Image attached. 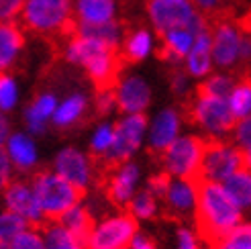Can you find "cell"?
<instances>
[{
  "label": "cell",
  "instance_id": "cell-30",
  "mask_svg": "<svg viewBox=\"0 0 251 249\" xmlns=\"http://www.w3.org/2000/svg\"><path fill=\"white\" fill-rule=\"evenodd\" d=\"M127 213H131L135 219H151V217H155V213H157V198H155V194L149 192L147 188L139 190L133 196Z\"/></svg>",
  "mask_w": 251,
  "mask_h": 249
},
{
  "label": "cell",
  "instance_id": "cell-3",
  "mask_svg": "<svg viewBox=\"0 0 251 249\" xmlns=\"http://www.w3.org/2000/svg\"><path fill=\"white\" fill-rule=\"evenodd\" d=\"M31 188L35 192V198L39 202L41 210L47 221L59 223L61 217L70 213L72 208L82 204L86 198V188L68 182L64 176L55 172L41 170L31 178Z\"/></svg>",
  "mask_w": 251,
  "mask_h": 249
},
{
  "label": "cell",
  "instance_id": "cell-44",
  "mask_svg": "<svg viewBox=\"0 0 251 249\" xmlns=\"http://www.w3.org/2000/svg\"><path fill=\"white\" fill-rule=\"evenodd\" d=\"M192 2H196L202 12H212L215 8H219V6H217L219 0H192Z\"/></svg>",
  "mask_w": 251,
  "mask_h": 249
},
{
  "label": "cell",
  "instance_id": "cell-9",
  "mask_svg": "<svg viewBox=\"0 0 251 249\" xmlns=\"http://www.w3.org/2000/svg\"><path fill=\"white\" fill-rule=\"evenodd\" d=\"M147 12L157 37L172 29L188 27V23L196 15L192 0H147Z\"/></svg>",
  "mask_w": 251,
  "mask_h": 249
},
{
  "label": "cell",
  "instance_id": "cell-46",
  "mask_svg": "<svg viewBox=\"0 0 251 249\" xmlns=\"http://www.w3.org/2000/svg\"><path fill=\"white\" fill-rule=\"evenodd\" d=\"M6 135H8V124H6V119H2V143L6 141Z\"/></svg>",
  "mask_w": 251,
  "mask_h": 249
},
{
  "label": "cell",
  "instance_id": "cell-4",
  "mask_svg": "<svg viewBox=\"0 0 251 249\" xmlns=\"http://www.w3.org/2000/svg\"><path fill=\"white\" fill-rule=\"evenodd\" d=\"M182 117L184 121L202 127L208 137L229 135L237 127V117L233 115L229 98H217V96H196L188 94L182 100Z\"/></svg>",
  "mask_w": 251,
  "mask_h": 249
},
{
  "label": "cell",
  "instance_id": "cell-11",
  "mask_svg": "<svg viewBox=\"0 0 251 249\" xmlns=\"http://www.w3.org/2000/svg\"><path fill=\"white\" fill-rule=\"evenodd\" d=\"M55 172L59 176H64L68 182L86 188L88 182L92 176V168H90V157L82 155L78 149L66 147L61 149L55 157Z\"/></svg>",
  "mask_w": 251,
  "mask_h": 249
},
{
  "label": "cell",
  "instance_id": "cell-8",
  "mask_svg": "<svg viewBox=\"0 0 251 249\" xmlns=\"http://www.w3.org/2000/svg\"><path fill=\"white\" fill-rule=\"evenodd\" d=\"M137 219L131 213H121L100 223L86 249H127L137 237Z\"/></svg>",
  "mask_w": 251,
  "mask_h": 249
},
{
  "label": "cell",
  "instance_id": "cell-12",
  "mask_svg": "<svg viewBox=\"0 0 251 249\" xmlns=\"http://www.w3.org/2000/svg\"><path fill=\"white\" fill-rule=\"evenodd\" d=\"M159 41L161 43L155 49L157 59L166 61V64H180V61L184 57H188V53L192 51L196 37L186 27H182V29H172L166 35H161Z\"/></svg>",
  "mask_w": 251,
  "mask_h": 249
},
{
  "label": "cell",
  "instance_id": "cell-28",
  "mask_svg": "<svg viewBox=\"0 0 251 249\" xmlns=\"http://www.w3.org/2000/svg\"><path fill=\"white\" fill-rule=\"evenodd\" d=\"M29 229H31V225L25 217L12 213V210H4V215L0 217V243H2V249H8L10 243L15 241L19 235H23Z\"/></svg>",
  "mask_w": 251,
  "mask_h": 249
},
{
  "label": "cell",
  "instance_id": "cell-23",
  "mask_svg": "<svg viewBox=\"0 0 251 249\" xmlns=\"http://www.w3.org/2000/svg\"><path fill=\"white\" fill-rule=\"evenodd\" d=\"M84 110H86V98L82 94H74L57 106L53 115V124L57 129H70L82 119Z\"/></svg>",
  "mask_w": 251,
  "mask_h": 249
},
{
  "label": "cell",
  "instance_id": "cell-7",
  "mask_svg": "<svg viewBox=\"0 0 251 249\" xmlns=\"http://www.w3.org/2000/svg\"><path fill=\"white\" fill-rule=\"evenodd\" d=\"M145 127H147L145 113L129 115L123 121H117L115 123V131H117L115 145H112V149L106 155H100L104 159V164L112 170H121L127 164V159L137 151V147H139V143L143 139Z\"/></svg>",
  "mask_w": 251,
  "mask_h": 249
},
{
  "label": "cell",
  "instance_id": "cell-29",
  "mask_svg": "<svg viewBox=\"0 0 251 249\" xmlns=\"http://www.w3.org/2000/svg\"><path fill=\"white\" fill-rule=\"evenodd\" d=\"M235 78L231 76H212L196 86V96H217V98H229L235 90Z\"/></svg>",
  "mask_w": 251,
  "mask_h": 249
},
{
  "label": "cell",
  "instance_id": "cell-37",
  "mask_svg": "<svg viewBox=\"0 0 251 249\" xmlns=\"http://www.w3.org/2000/svg\"><path fill=\"white\" fill-rule=\"evenodd\" d=\"M8 249H47L45 247V239H41L39 233H33V231H25L23 235L10 243Z\"/></svg>",
  "mask_w": 251,
  "mask_h": 249
},
{
  "label": "cell",
  "instance_id": "cell-2",
  "mask_svg": "<svg viewBox=\"0 0 251 249\" xmlns=\"http://www.w3.org/2000/svg\"><path fill=\"white\" fill-rule=\"evenodd\" d=\"M21 27L41 35L59 55L80 35V19L74 15L70 0H27L21 12Z\"/></svg>",
  "mask_w": 251,
  "mask_h": 249
},
{
  "label": "cell",
  "instance_id": "cell-38",
  "mask_svg": "<svg viewBox=\"0 0 251 249\" xmlns=\"http://www.w3.org/2000/svg\"><path fill=\"white\" fill-rule=\"evenodd\" d=\"M25 4H27V0H0V15H2V21L4 23L17 21Z\"/></svg>",
  "mask_w": 251,
  "mask_h": 249
},
{
  "label": "cell",
  "instance_id": "cell-17",
  "mask_svg": "<svg viewBox=\"0 0 251 249\" xmlns=\"http://www.w3.org/2000/svg\"><path fill=\"white\" fill-rule=\"evenodd\" d=\"M23 45H25V37L21 25L17 21L2 23V29H0V68H2V72L12 68Z\"/></svg>",
  "mask_w": 251,
  "mask_h": 249
},
{
  "label": "cell",
  "instance_id": "cell-13",
  "mask_svg": "<svg viewBox=\"0 0 251 249\" xmlns=\"http://www.w3.org/2000/svg\"><path fill=\"white\" fill-rule=\"evenodd\" d=\"M117 98H119V110L127 115H139L149 106L151 100V90L145 84L143 78H127L123 80L117 88Z\"/></svg>",
  "mask_w": 251,
  "mask_h": 249
},
{
  "label": "cell",
  "instance_id": "cell-31",
  "mask_svg": "<svg viewBox=\"0 0 251 249\" xmlns=\"http://www.w3.org/2000/svg\"><path fill=\"white\" fill-rule=\"evenodd\" d=\"M115 124H102L94 135H92V141H90V155H106L112 145H115Z\"/></svg>",
  "mask_w": 251,
  "mask_h": 249
},
{
  "label": "cell",
  "instance_id": "cell-10",
  "mask_svg": "<svg viewBox=\"0 0 251 249\" xmlns=\"http://www.w3.org/2000/svg\"><path fill=\"white\" fill-rule=\"evenodd\" d=\"M137 180H139V168L131 164V161H127L104 186L106 200L112 206H117L119 210H123V213H127V208L133 200V190H135Z\"/></svg>",
  "mask_w": 251,
  "mask_h": 249
},
{
  "label": "cell",
  "instance_id": "cell-26",
  "mask_svg": "<svg viewBox=\"0 0 251 249\" xmlns=\"http://www.w3.org/2000/svg\"><path fill=\"white\" fill-rule=\"evenodd\" d=\"M47 249H86L80 239L59 223H49L41 231Z\"/></svg>",
  "mask_w": 251,
  "mask_h": 249
},
{
  "label": "cell",
  "instance_id": "cell-16",
  "mask_svg": "<svg viewBox=\"0 0 251 249\" xmlns=\"http://www.w3.org/2000/svg\"><path fill=\"white\" fill-rule=\"evenodd\" d=\"M108 47H112V45H108L104 41H98V39H90V37H84V35H76L68 43L64 57L68 61H72V64H78V66L86 68L94 57L104 53Z\"/></svg>",
  "mask_w": 251,
  "mask_h": 249
},
{
  "label": "cell",
  "instance_id": "cell-22",
  "mask_svg": "<svg viewBox=\"0 0 251 249\" xmlns=\"http://www.w3.org/2000/svg\"><path fill=\"white\" fill-rule=\"evenodd\" d=\"M76 15L82 23L102 25V23L112 21L115 2H112V0H78Z\"/></svg>",
  "mask_w": 251,
  "mask_h": 249
},
{
  "label": "cell",
  "instance_id": "cell-43",
  "mask_svg": "<svg viewBox=\"0 0 251 249\" xmlns=\"http://www.w3.org/2000/svg\"><path fill=\"white\" fill-rule=\"evenodd\" d=\"M237 29H239L243 35H249L251 37V8L245 12L243 17L237 19Z\"/></svg>",
  "mask_w": 251,
  "mask_h": 249
},
{
  "label": "cell",
  "instance_id": "cell-34",
  "mask_svg": "<svg viewBox=\"0 0 251 249\" xmlns=\"http://www.w3.org/2000/svg\"><path fill=\"white\" fill-rule=\"evenodd\" d=\"M17 102V86L6 72H2V78H0V106L2 110H10Z\"/></svg>",
  "mask_w": 251,
  "mask_h": 249
},
{
  "label": "cell",
  "instance_id": "cell-36",
  "mask_svg": "<svg viewBox=\"0 0 251 249\" xmlns=\"http://www.w3.org/2000/svg\"><path fill=\"white\" fill-rule=\"evenodd\" d=\"M119 106V98H117V90H108V92H96L94 98V110L96 117H104L108 115L112 108Z\"/></svg>",
  "mask_w": 251,
  "mask_h": 249
},
{
  "label": "cell",
  "instance_id": "cell-27",
  "mask_svg": "<svg viewBox=\"0 0 251 249\" xmlns=\"http://www.w3.org/2000/svg\"><path fill=\"white\" fill-rule=\"evenodd\" d=\"M229 104L237 121H243L251 115V74H241L233 94L229 96Z\"/></svg>",
  "mask_w": 251,
  "mask_h": 249
},
{
  "label": "cell",
  "instance_id": "cell-32",
  "mask_svg": "<svg viewBox=\"0 0 251 249\" xmlns=\"http://www.w3.org/2000/svg\"><path fill=\"white\" fill-rule=\"evenodd\" d=\"M212 249H251V223L239 225L221 245Z\"/></svg>",
  "mask_w": 251,
  "mask_h": 249
},
{
  "label": "cell",
  "instance_id": "cell-24",
  "mask_svg": "<svg viewBox=\"0 0 251 249\" xmlns=\"http://www.w3.org/2000/svg\"><path fill=\"white\" fill-rule=\"evenodd\" d=\"M8 155L21 170L33 168L37 161V153H35V145L27 135L23 133H15L8 139Z\"/></svg>",
  "mask_w": 251,
  "mask_h": 249
},
{
  "label": "cell",
  "instance_id": "cell-15",
  "mask_svg": "<svg viewBox=\"0 0 251 249\" xmlns=\"http://www.w3.org/2000/svg\"><path fill=\"white\" fill-rule=\"evenodd\" d=\"M194 206V190L192 186L182 178H176L170 186V192L164 200V208H161V215L168 221L180 223L186 213Z\"/></svg>",
  "mask_w": 251,
  "mask_h": 249
},
{
  "label": "cell",
  "instance_id": "cell-14",
  "mask_svg": "<svg viewBox=\"0 0 251 249\" xmlns=\"http://www.w3.org/2000/svg\"><path fill=\"white\" fill-rule=\"evenodd\" d=\"M180 129V117L174 108L161 110L157 115L151 133H149V153L153 155H164L166 149L176 141V135Z\"/></svg>",
  "mask_w": 251,
  "mask_h": 249
},
{
  "label": "cell",
  "instance_id": "cell-41",
  "mask_svg": "<svg viewBox=\"0 0 251 249\" xmlns=\"http://www.w3.org/2000/svg\"><path fill=\"white\" fill-rule=\"evenodd\" d=\"M0 174H2V188L6 190L12 184L10 182V155L6 153V149L2 151V155H0Z\"/></svg>",
  "mask_w": 251,
  "mask_h": 249
},
{
  "label": "cell",
  "instance_id": "cell-42",
  "mask_svg": "<svg viewBox=\"0 0 251 249\" xmlns=\"http://www.w3.org/2000/svg\"><path fill=\"white\" fill-rule=\"evenodd\" d=\"M131 249H157V245L151 237H147L143 233H137V237L131 243Z\"/></svg>",
  "mask_w": 251,
  "mask_h": 249
},
{
  "label": "cell",
  "instance_id": "cell-18",
  "mask_svg": "<svg viewBox=\"0 0 251 249\" xmlns=\"http://www.w3.org/2000/svg\"><path fill=\"white\" fill-rule=\"evenodd\" d=\"M149 49H151V37L145 29H127L125 27V33H123V39H121V45H119V53L121 57L125 59L127 66H133L137 61H141Z\"/></svg>",
  "mask_w": 251,
  "mask_h": 249
},
{
  "label": "cell",
  "instance_id": "cell-40",
  "mask_svg": "<svg viewBox=\"0 0 251 249\" xmlns=\"http://www.w3.org/2000/svg\"><path fill=\"white\" fill-rule=\"evenodd\" d=\"M178 249H198L194 235L188 231L186 227H180L178 229Z\"/></svg>",
  "mask_w": 251,
  "mask_h": 249
},
{
  "label": "cell",
  "instance_id": "cell-6",
  "mask_svg": "<svg viewBox=\"0 0 251 249\" xmlns=\"http://www.w3.org/2000/svg\"><path fill=\"white\" fill-rule=\"evenodd\" d=\"M202 153H204V139L202 137H180L176 139L161 155L166 172L172 176L190 180L200 174V164H202Z\"/></svg>",
  "mask_w": 251,
  "mask_h": 249
},
{
  "label": "cell",
  "instance_id": "cell-33",
  "mask_svg": "<svg viewBox=\"0 0 251 249\" xmlns=\"http://www.w3.org/2000/svg\"><path fill=\"white\" fill-rule=\"evenodd\" d=\"M172 182H174V180H172V174L164 170V172H159V174H155V176L149 178V182H147V190H149V192H153L157 200H166V196H168V192H170Z\"/></svg>",
  "mask_w": 251,
  "mask_h": 249
},
{
  "label": "cell",
  "instance_id": "cell-5",
  "mask_svg": "<svg viewBox=\"0 0 251 249\" xmlns=\"http://www.w3.org/2000/svg\"><path fill=\"white\" fill-rule=\"evenodd\" d=\"M245 168L243 147L227 143L215 137H204V153L200 164V176L225 184L235 172Z\"/></svg>",
  "mask_w": 251,
  "mask_h": 249
},
{
  "label": "cell",
  "instance_id": "cell-1",
  "mask_svg": "<svg viewBox=\"0 0 251 249\" xmlns=\"http://www.w3.org/2000/svg\"><path fill=\"white\" fill-rule=\"evenodd\" d=\"M194 190V223L200 241L208 249L221 245L241 225V206L237 204L221 182L204 176L186 180Z\"/></svg>",
  "mask_w": 251,
  "mask_h": 249
},
{
  "label": "cell",
  "instance_id": "cell-35",
  "mask_svg": "<svg viewBox=\"0 0 251 249\" xmlns=\"http://www.w3.org/2000/svg\"><path fill=\"white\" fill-rule=\"evenodd\" d=\"M170 88L178 98H186L188 96V88H186V74L188 70L180 68L178 64H170Z\"/></svg>",
  "mask_w": 251,
  "mask_h": 249
},
{
  "label": "cell",
  "instance_id": "cell-39",
  "mask_svg": "<svg viewBox=\"0 0 251 249\" xmlns=\"http://www.w3.org/2000/svg\"><path fill=\"white\" fill-rule=\"evenodd\" d=\"M233 135H235V145H239L243 149H249L251 147V115L247 119L237 123Z\"/></svg>",
  "mask_w": 251,
  "mask_h": 249
},
{
  "label": "cell",
  "instance_id": "cell-21",
  "mask_svg": "<svg viewBox=\"0 0 251 249\" xmlns=\"http://www.w3.org/2000/svg\"><path fill=\"white\" fill-rule=\"evenodd\" d=\"M55 96L53 94H41L39 98H35L31 102V106L25 113V123H27V129L35 135H39L45 131V121L53 119L55 115Z\"/></svg>",
  "mask_w": 251,
  "mask_h": 249
},
{
  "label": "cell",
  "instance_id": "cell-25",
  "mask_svg": "<svg viewBox=\"0 0 251 249\" xmlns=\"http://www.w3.org/2000/svg\"><path fill=\"white\" fill-rule=\"evenodd\" d=\"M223 186L241 208L251 206V170L247 166L241 168L239 172H235Z\"/></svg>",
  "mask_w": 251,
  "mask_h": 249
},
{
  "label": "cell",
  "instance_id": "cell-20",
  "mask_svg": "<svg viewBox=\"0 0 251 249\" xmlns=\"http://www.w3.org/2000/svg\"><path fill=\"white\" fill-rule=\"evenodd\" d=\"M59 225H64L68 231H72L74 235H76L84 247H88V243H90L92 235H94V231H96L92 213H90V210H88L86 206H82V204L76 206V208H72L70 213H66L64 217H61Z\"/></svg>",
  "mask_w": 251,
  "mask_h": 249
},
{
  "label": "cell",
  "instance_id": "cell-19",
  "mask_svg": "<svg viewBox=\"0 0 251 249\" xmlns=\"http://www.w3.org/2000/svg\"><path fill=\"white\" fill-rule=\"evenodd\" d=\"M212 29L198 35L192 51L186 57V70L190 76L194 78H202L210 72V64H212Z\"/></svg>",
  "mask_w": 251,
  "mask_h": 249
},
{
  "label": "cell",
  "instance_id": "cell-45",
  "mask_svg": "<svg viewBox=\"0 0 251 249\" xmlns=\"http://www.w3.org/2000/svg\"><path fill=\"white\" fill-rule=\"evenodd\" d=\"M243 151H245V166L251 170V147L249 149H243Z\"/></svg>",
  "mask_w": 251,
  "mask_h": 249
}]
</instances>
